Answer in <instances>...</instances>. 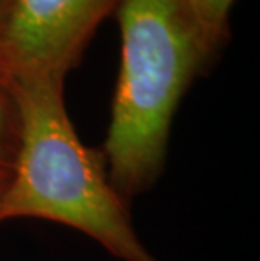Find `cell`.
Instances as JSON below:
<instances>
[{
    "label": "cell",
    "instance_id": "5b68a950",
    "mask_svg": "<svg viewBox=\"0 0 260 261\" xmlns=\"http://www.w3.org/2000/svg\"><path fill=\"white\" fill-rule=\"evenodd\" d=\"M233 2L235 0H186L204 34L218 51L228 41V19Z\"/></svg>",
    "mask_w": 260,
    "mask_h": 261
},
{
    "label": "cell",
    "instance_id": "8992f818",
    "mask_svg": "<svg viewBox=\"0 0 260 261\" xmlns=\"http://www.w3.org/2000/svg\"><path fill=\"white\" fill-rule=\"evenodd\" d=\"M7 179H9V172L0 170V197H2V192L5 189V184H7Z\"/></svg>",
    "mask_w": 260,
    "mask_h": 261
},
{
    "label": "cell",
    "instance_id": "6da1fadb",
    "mask_svg": "<svg viewBox=\"0 0 260 261\" xmlns=\"http://www.w3.org/2000/svg\"><path fill=\"white\" fill-rule=\"evenodd\" d=\"M122 59L102 157L129 204L164 170L173 118L213 46L186 0H119Z\"/></svg>",
    "mask_w": 260,
    "mask_h": 261
},
{
    "label": "cell",
    "instance_id": "277c9868",
    "mask_svg": "<svg viewBox=\"0 0 260 261\" xmlns=\"http://www.w3.org/2000/svg\"><path fill=\"white\" fill-rule=\"evenodd\" d=\"M20 140L19 108L12 91L0 83V170L10 172Z\"/></svg>",
    "mask_w": 260,
    "mask_h": 261
},
{
    "label": "cell",
    "instance_id": "3957f363",
    "mask_svg": "<svg viewBox=\"0 0 260 261\" xmlns=\"http://www.w3.org/2000/svg\"><path fill=\"white\" fill-rule=\"evenodd\" d=\"M119 0H10L0 22V83L66 76Z\"/></svg>",
    "mask_w": 260,
    "mask_h": 261
},
{
    "label": "cell",
    "instance_id": "7a4b0ae2",
    "mask_svg": "<svg viewBox=\"0 0 260 261\" xmlns=\"http://www.w3.org/2000/svg\"><path fill=\"white\" fill-rule=\"evenodd\" d=\"M9 90L19 108L20 140L0 197V223L51 221L91 238L117 259L159 261L137 234L102 153L76 133L64 80L34 77Z\"/></svg>",
    "mask_w": 260,
    "mask_h": 261
},
{
    "label": "cell",
    "instance_id": "52a82bcc",
    "mask_svg": "<svg viewBox=\"0 0 260 261\" xmlns=\"http://www.w3.org/2000/svg\"><path fill=\"white\" fill-rule=\"evenodd\" d=\"M9 5H10V0H0V22H2L5 12H7Z\"/></svg>",
    "mask_w": 260,
    "mask_h": 261
}]
</instances>
